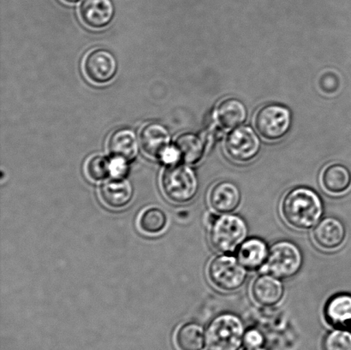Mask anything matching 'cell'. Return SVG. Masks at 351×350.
<instances>
[{"label": "cell", "mask_w": 351, "mask_h": 350, "mask_svg": "<svg viewBox=\"0 0 351 350\" xmlns=\"http://www.w3.org/2000/svg\"><path fill=\"white\" fill-rule=\"evenodd\" d=\"M324 205L321 197L312 188L297 187L284 195L280 202V215L291 228L305 232L315 227L322 221Z\"/></svg>", "instance_id": "obj_1"}, {"label": "cell", "mask_w": 351, "mask_h": 350, "mask_svg": "<svg viewBox=\"0 0 351 350\" xmlns=\"http://www.w3.org/2000/svg\"><path fill=\"white\" fill-rule=\"evenodd\" d=\"M210 225L209 241L217 252L229 255L237 252L245 241L249 233L247 225L237 214H211L208 219Z\"/></svg>", "instance_id": "obj_2"}, {"label": "cell", "mask_w": 351, "mask_h": 350, "mask_svg": "<svg viewBox=\"0 0 351 350\" xmlns=\"http://www.w3.org/2000/svg\"><path fill=\"white\" fill-rule=\"evenodd\" d=\"M245 328L236 314H222L210 322L206 330L208 350H239L243 344Z\"/></svg>", "instance_id": "obj_3"}, {"label": "cell", "mask_w": 351, "mask_h": 350, "mask_svg": "<svg viewBox=\"0 0 351 350\" xmlns=\"http://www.w3.org/2000/svg\"><path fill=\"white\" fill-rule=\"evenodd\" d=\"M304 263L300 248L291 241L274 243L269 249L266 264L261 271L280 279H287L297 275Z\"/></svg>", "instance_id": "obj_4"}, {"label": "cell", "mask_w": 351, "mask_h": 350, "mask_svg": "<svg viewBox=\"0 0 351 350\" xmlns=\"http://www.w3.org/2000/svg\"><path fill=\"white\" fill-rule=\"evenodd\" d=\"M208 277L216 289L223 292H233L241 289L245 284L247 270L237 257L223 253L209 262Z\"/></svg>", "instance_id": "obj_5"}, {"label": "cell", "mask_w": 351, "mask_h": 350, "mask_svg": "<svg viewBox=\"0 0 351 350\" xmlns=\"http://www.w3.org/2000/svg\"><path fill=\"white\" fill-rule=\"evenodd\" d=\"M291 125L290 110L275 103L261 106L254 116V128L268 142L283 139L290 132Z\"/></svg>", "instance_id": "obj_6"}, {"label": "cell", "mask_w": 351, "mask_h": 350, "mask_svg": "<svg viewBox=\"0 0 351 350\" xmlns=\"http://www.w3.org/2000/svg\"><path fill=\"white\" fill-rule=\"evenodd\" d=\"M165 195L170 201L185 204L196 197L199 182L195 171L186 166H171L162 177Z\"/></svg>", "instance_id": "obj_7"}, {"label": "cell", "mask_w": 351, "mask_h": 350, "mask_svg": "<svg viewBox=\"0 0 351 350\" xmlns=\"http://www.w3.org/2000/svg\"><path fill=\"white\" fill-rule=\"evenodd\" d=\"M261 149L260 137L249 126H240L227 136L225 150L230 160L237 164L250 163Z\"/></svg>", "instance_id": "obj_8"}, {"label": "cell", "mask_w": 351, "mask_h": 350, "mask_svg": "<svg viewBox=\"0 0 351 350\" xmlns=\"http://www.w3.org/2000/svg\"><path fill=\"white\" fill-rule=\"evenodd\" d=\"M118 71L114 55L105 49H96L87 55L84 71L89 81L95 84H105L112 81Z\"/></svg>", "instance_id": "obj_9"}, {"label": "cell", "mask_w": 351, "mask_h": 350, "mask_svg": "<svg viewBox=\"0 0 351 350\" xmlns=\"http://www.w3.org/2000/svg\"><path fill=\"white\" fill-rule=\"evenodd\" d=\"M346 238V226L335 217L322 218L312 233L315 245L325 251H335L339 249L345 242Z\"/></svg>", "instance_id": "obj_10"}, {"label": "cell", "mask_w": 351, "mask_h": 350, "mask_svg": "<svg viewBox=\"0 0 351 350\" xmlns=\"http://www.w3.org/2000/svg\"><path fill=\"white\" fill-rule=\"evenodd\" d=\"M251 297L260 306L270 308L276 306L283 299L285 287L278 277L263 273L251 284Z\"/></svg>", "instance_id": "obj_11"}, {"label": "cell", "mask_w": 351, "mask_h": 350, "mask_svg": "<svg viewBox=\"0 0 351 350\" xmlns=\"http://www.w3.org/2000/svg\"><path fill=\"white\" fill-rule=\"evenodd\" d=\"M241 190L230 181L219 182L213 185L208 195V203L216 214H232L241 203Z\"/></svg>", "instance_id": "obj_12"}, {"label": "cell", "mask_w": 351, "mask_h": 350, "mask_svg": "<svg viewBox=\"0 0 351 350\" xmlns=\"http://www.w3.org/2000/svg\"><path fill=\"white\" fill-rule=\"evenodd\" d=\"M79 12L86 26L101 29L112 22L115 9L112 0H82Z\"/></svg>", "instance_id": "obj_13"}, {"label": "cell", "mask_w": 351, "mask_h": 350, "mask_svg": "<svg viewBox=\"0 0 351 350\" xmlns=\"http://www.w3.org/2000/svg\"><path fill=\"white\" fill-rule=\"evenodd\" d=\"M247 116L246 105L236 98H227L220 101L213 112L217 125L223 130L239 128L245 123Z\"/></svg>", "instance_id": "obj_14"}, {"label": "cell", "mask_w": 351, "mask_h": 350, "mask_svg": "<svg viewBox=\"0 0 351 350\" xmlns=\"http://www.w3.org/2000/svg\"><path fill=\"white\" fill-rule=\"evenodd\" d=\"M140 142L147 155L162 160L165 153L170 149V134L160 123H149L141 132Z\"/></svg>", "instance_id": "obj_15"}, {"label": "cell", "mask_w": 351, "mask_h": 350, "mask_svg": "<svg viewBox=\"0 0 351 350\" xmlns=\"http://www.w3.org/2000/svg\"><path fill=\"white\" fill-rule=\"evenodd\" d=\"M269 249L264 240L246 239L237 250V259L247 271L261 269L266 264Z\"/></svg>", "instance_id": "obj_16"}, {"label": "cell", "mask_w": 351, "mask_h": 350, "mask_svg": "<svg viewBox=\"0 0 351 350\" xmlns=\"http://www.w3.org/2000/svg\"><path fill=\"white\" fill-rule=\"evenodd\" d=\"M321 184L323 190L329 195L346 194L351 186L350 171L342 164H328L322 171Z\"/></svg>", "instance_id": "obj_17"}, {"label": "cell", "mask_w": 351, "mask_h": 350, "mask_svg": "<svg viewBox=\"0 0 351 350\" xmlns=\"http://www.w3.org/2000/svg\"><path fill=\"white\" fill-rule=\"evenodd\" d=\"M324 316L328 324L335 329L351 327V295L338 294L330 298Z\"/></svg>", "instance_id": "obj_18"}, {"label": "cell", "mask_w": 351, "mask_h": 350, "mask_svg": "<svg viewBox=\"0 0 351 350\" xmlns=\"http://www.w3.org/2000/svg\"><path fill=\"white\" fill-rule=\"evenodd\" d=\"M108 150L113 159L129 162L138 152V142L136 134L130 129L116 130L110 137Z\"/></svg>", "instance_id": "obj_19"}, {"label": "cell", "mask_w": 351, "mask_h": 350, "mask_svg": "<svg viewBox=\"0 0 351 350\" xmlns=\"http://www.w3.org/2000/svg\"><path fill=\"white\" fill-rule=\"evenodd\" d=\"M99 194L108 207L123 208L132 201L133 190L128 181L123 178H115L103 184Z\"/></svg>", "instance_id": "obj_20"}, {"label": "cell", "mask_w": 351, "mask_h": 350, "mask_svg": "<svg viewBox=\"0 0 351 350\" xmlns=\"http://www.w3.org/2000/svg\"><path fill=\"white\" fill-rule=\"evenodd\" d=\"M174 147L179 160L189 164L199 163L204 156L206 150L205 142L201 137L192 133L182 134L179 136Z\"/></svg>", "instance_id": "obj_21"}, {"label": "cell", "mask_w": 351, "mask_h": 350, "mask_svg": "<svg viewBox=\"0 0 351 350\" xmlns=\"http://www.w3.org/2000/svg\"><path fill=\"white\" fill-rule=\"evenodd\" d=\"M176 344L179 350H203L206 345L204 329L196 323L182 325L176 334Z\"/></svg>", "instance_id": "obj_22"}, {"label": "cell", "mask_w": 351, "mask_h": 350, "mask_svg": "<svg viewBox=\"0 0 351 350\" xmlns=\"http://www.w3.org/2000/svg\"><path fill=\"white\" fill-rule=\"evenodd\" d=\"M167 224V215L162 210L156 208L147 209L139 219L141 229L150 235L159 234L166 228Z\"/></svg>", "instance_id": "obj_23"}, {"label": "cell", "mask_w": 351, "mask_h": 350, "mask_svg": "<svg viewBox=\"0 0 351 350\" xmlns=\"http://www.w3.org/2000/svg\"><path fill=\"white\" fill-rule=\"evenodd\" d=\"M323 350H351V332L347 329H335L326 336Z\"/></svg>", "instance_id": "obj_24"}, {"label": "cell", "mask_w": 351, "mask_h": 350, "mask_svg": "<svg viewBox=\"0 0 351 350\" xmlns=\"http://www.w3.org/2000/svg\"><path fill=\"white\" fill-rule=\"evenodd\" d=\"M86 171L92 180L101 181L106 179L112 173L111 164L103 156H94L88 160Z\"/></svg>", "instance_id": "obj_25"}, {"label": "cell", "mask_w": 351, "mask_h": 350, "mask_svg": "<svg viewBox=\"0 0 351 350\" xmlns=\"http://www.w3.org/2000/svg\"><path fill=\"white\" fill-rule=\"evenodd\" d=\"M243 344L247 348H260L264 344V336L257 329H250L245 332Z\"/></svg>", "instance_id": "obj_26"}, {"label": "cell", "mask_w": 351, "mask_h": 350, "mask_svg": "<svg viewBox=\"0 0 351 350\" xmlns=\"http://www.w3.org/2000/svg\"><path fill=\"white\" fill-rule=\"evenodd\" d=\"M125 161L113 159L111 164L112 174L116 178H122L123 175L126 173L127 166Z\"/></svg>", "instance_id": "obj_27"}, {"label": "cell", "mask_w": 351, "mask_h": 350, "mask_svg": "<svg viewBox=\"0 0 351 350\" xmlns=\"http://www.w3.org/2000/svg\"><path fill=\"white\" fill-rule=\"evenodd\" d=\"M63 1L69 3H74L78 2L79 0H63Z\"/></svg>", "instance_id": "obj_28"}, {"label": "cell", "mask_w": 351, "mask_h": 350, "mask_svg": "<svg viewBox=\"0 0 351 350\" xmlns=\"http://www.w3.org/2000/svg\"><path fill=\"white\" fill-rule=\"evenodd\" d=\"M243 350H267V349L260 347V348H246L245 349H243Z\"/></svg>", "instance_id": "obj_29"}]
</instances>
